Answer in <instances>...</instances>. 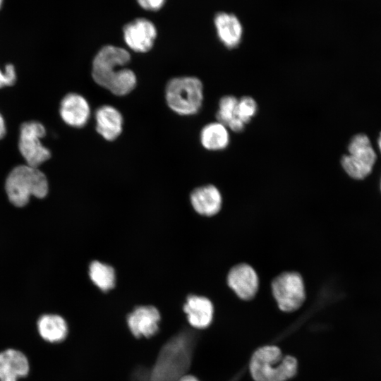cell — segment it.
<instances>
[{
    "mask_svg": "<svg viewBox=\"0 0 381 381\" xmlns=\"http://www.w3.org/2000/svg\"><path fill=\"white\" fill-rule=\"evenodd\" d=\"M195 343L193 332L179 331L162 346L150 368L134 370L131 381H179L189 369Z\"/></svg>",
    "mask_w": 381,
    "mask_h": 381,
    "instance_id": "1",
    "label": "cell"
},
{
    "mask_svg": "<svg viewBox=\"0 0 381 381\" xmlns=\"http://www.w3.org/2000/svg\"><path fill=\"white\" fill-rule=\"evenodd\" d=\"M131 54L124 48L105 45L95 56L92 64V77L99 86L116 96L131 93L137 84L135 73L126 66Z\"/></svg>",
    "mask_w": 381,
    "mask_h": 381,
    "instance_id": "2",
    "label": "cell"
},
{
    "mask_svg": "<svg viewBox=\"0 0 381 381\" xmlns=\"http://www.w3.org/2000/svg\"><path fill=\"white\" fill-rule=\"evenodd\" d=\"M249 368L255 381H286L296 375L298 363L277 346H265L253 353Z\"/></svg>",
    "mask_w": 381,
    "mask_h": 381,
    "instance_id": "3",
    "label": "cell"
},
{
    "mask_svg": "<svg viewBox=\"0 0 381 381\" xmlns=\"http://www.w3.org/2000/svg\"><path fill=\"white\" fill-rule=\"evenodd\" d=\"M49 186L46 176L38 169L28 164L14 167L6 180V191L10 202L17 207L25 205L33 195L45 197Z\"/></svg>",
    "mask_w": 381,
    "mask_h": 381,
    "instance_id": "4",
    "label": "cell"
},
{
    "mask_svg": "<svg viewBox=\"0 0 381 381\" xmlns=\"http://www.w3.org/2000/svg\"><path fill=\"white\" fill-rule=\"evenodd\" d=\"M203 98V85L196 77L173 78L166 85V102L179 115L191 116L197 114L202 107Z\"/></svg>",
    "mask_w": 381,
    "mask_h": 381,
    "instance_id": "5",
    "label": "cell"
},
{
    "mask_svg": "<svg viewBox=\"0 0 381 381\" xmlns=\"http://www.w3.org/2000/svg\"><path fill=\"white\" fill-rule=\"evenodd\" d=\"M349 155H344L341 163L347 174L355 179H363L372 171L376 154L367 135L358 134L350 141Z\"/></svg>",
    "mask_w": 381,
    "mask_h": 381,
    "instance_id": "6",
    "label": "cell"
},
{
    "mask_svg": "<svg viewBox=\"0 0 381 381\" xmlns=\"http://www.w3.org/2000/svg\"><path fill=\"white\" fill-rule=\"evenodd\" d=\"M45 135L46 128L40 121H30L21 124L18 149L26 164L38 167L51 157V151L42 143Z\"/></svg>",
    "mask_w": 381,
    "mask_h": 381,
    "instance_id": "7",
    "label": "cell"
},
{
    "mask_svg": "<svg viewBox=\"0 0 381 381\" xmlns=\"http://www.w3.org/2000/svg\"><path fill=\"white\" fill-rule=\"evenodd\" d=\"M272 294L279 308L284 312H292L300 308L306 298L301 276L297 272H284L272 282Z\"/></svg>",
    "mask_w": 381,
    "mask_h": 381,
    "instance_id": "8",
    "label": "cell"
},
{
    "mask_svg": "<svg viewBox=\"0 0 381 381\" xmlns=\"http://www.w3.org/2000/svg\"><path fill=\"white\" fill-rule=\"evenodd\" d=\"M157 36L155 24L147 18H138L123 28V37L126 44L132 51L146 53L154 46Z\"/></svg>",
    "mask_w": 381,
    "mask_h": 381,
    "instance_id": "9",
    "label": "cell"
},
{
    "mask_svg": "<svg viewBox=\"0 0 381 381\" xmlns=\"http://www.w3.org/2000/svg\"><path fill=\"white\" fill-rule=\"evenodd\" d=\"M160 313L152 306L135 308L127 317V325L135 337H150L159 330Z\"/></svg>",
    "mask_w": 381,
    "mask_h": 381,
    "instance_id": "10",
    "label": "cell"
},
{
    "mask_svg": "<svg viewBox=\"0 0 381 381\" xmlns=\"http://www.w3.org/2000/svg\"><path fill=\"white\" fill-rule=\"evenodd\" d=\"M59 114L68 126L82 128L90 119V104L83 95L75 92L68 93L60 102Z\"/></svg>",
    "mask_w": 381,
    "mask_h": 381,
    "instance_id": "11",
    "label": "cell"
},
{
    "mask_svg": "<svg viewBox=\"0 0 381 381\" xmlns=\"http://www.w3.org/2000/svg\"><path fill=\"white\" fill-rule=\"evenodd\" d=\"M227 282L236 294L243 300L253 298L259 286L257 273L251 266L245 263L236 265L230 270Z\"/></svg>",
    "mask_w": 381,
    "mask_h": 381,
    "instance_id": "12",
    "label": "cell"
},
{
    "mask_svg": "<svg viewBox=\"0 0 381 381\" xmlns=\"http://www.w3.org/2000/svg\"><path fill=\"white\" fill-rule=\"evenodd\" d=\"M214 25L220 42L228 49L236 48L242 40L243 26L233 13L218 12L214 18Z\"/></svg>",
    "mask_w": 381,
    "mask_h": 381,
    "instance_id": "13",
    "label": "cell"
},
{
    "mask_svg": "<svg viewBox=\"0 0 381 381\" xmlns=\"http://www.w3.org/2000/svg\"><path fill=\"white\" fill-rule=\"evenodd\" d=\"M96 131L106 140L114 141L121 134L123 118L121 112L111 105L98 107L95 114Z\"/></svg>",
    "mask_w": 381,
    "mask_h": 381,
    "instance_id": "14",
    "label": "cell"
},
{
    "mask_svg": "<svg viewBox=\"0 0 381 381\" xmlns=\"http://www.w3.org/2000/svg\"><path fill=\"white\" fill-rule=\"evenodd\" d=\"M183 308L188 322L196 329L207 327L213 319V305L206 297L190 295Z\"/></svg>",
    "mask_w": 381,
    "mask_h": 381,
    "instance_id": "15",
    "label": "cell"
},
{
    "mask_svg": "<svg viewBox=\"0 0 381 381\" xmlns=\"http://www.w3.org/2000/svg\"><path fill=\"white\" fill-rule=\"evenodd\" d=\"M191 205L196 212L204 216H213L221 209L222 195L213 185L195 188L190 195Z\"/></svg>",
    "mask_w": 381,
    "mask_h": 381,
    "instance_id": "16",
    "label": "cell"
},
{
    "mask_svg": "<svg viewBox=\"0 0 381 381\" xmlns=\"http://www.w3.org/2000/svg\"><path fill=\"white\" fill-rule=\"evenodd\" d=\"M28 372L29 363L22 352L12 349L0 352V381H17Z\"/></svg>",
    "mask_w": 381,
    "mask_h": 381,
    "instance_id": "17",
    "label": "cell"
},
{
    "mask_svg": "<svg viewBox=\"0 0 381 381\" xmlns=\"http://www.w3.org/2000/svg\"><path fill=\"white\" fill-rule=\"evenodd\" d=\"M202 147L211 151L226 149L230 143V136L226 126L216 121L205 125L200 133Z\"/></svg>",
    "mask_w": 381,
    "mask_h": 381,
    "instance_id": "18",
    "label": "cell"
},
{
    "mask_svg": "<svg viewBox=\"0 0 381 381\" xmlns=\"http://www.w3.org/2000/svg\"><path fill=\"white\" fill-rule=\"evenodd\" d=\"M38 332L47 341H62L68 334V326L65 320L58 315H44L37 322Z\"/></svg>",
    "mask_w": 381,
    "mask_h": 381,
    "instance_id": "19",
    "label": "cell"
},
{
    "mask_svg": "<svg viewBox=\"0 0 381 381\" xmlns=\"http://www.w3.org/2000/svg\"><path fill=\"white\" fill-rule=\"evenodd\" d=\"M89 275L92 282L102 291H107L115 286L114 269L105 263L95 260L89 267Z\"/></svg>",
    "mask_w": 381,
    "mask_h": 381,
    "instance_id": "20",
    "label": "cell"
},
{
    "mask_svg": "<svg viewBox=\"0 0 381 381\" xmlns=\"http://www.w3.org/2000/svg\"><path fill=\"white\" fill-rule=\"evenodd\" d=\"M238 99L233 95L222 97L218 104L216 119L218 122L227 126V124L236 116V107Z\"/></svg>",
    "mask_w": 381,
    "mask_h": 381,
    "instance_id": "21",
    "label": "cell"
},
{
    "mask_svg": "<svg viewBox=\"0 0 381 381\" xmlns=\"http://www.w3.org/2000/svg\"><path fill=\"white\" fill-rule=\"evenodd\" d=\"M258 111V104L250 96H244L238 99L236 116L245 124L249 123Z\"/></svg>",
    "mask_w": 381,
    "mask_h": 381,
    "instance_id": "22",
    "label": "cell"
},
{
    "mask_svg": "<svg viewBox=\"0 0 381 381\" xmlns=\"http://www.w3.org/2000/svg\"><path fill=\"white\" fill-rule=\"evenodd\" d=\"M17 80L15 66L8 64L4 69L0 68V88L13 85Z\"/></svg>",
    "mask_w": 381,
    "mask_h": 381,
    "instance_id": "23",
    "label": "cell"
},
{
    "mask_svg": "<svg viewBox=\"0 0 381 381\" xmlns=\"http://www.w3.org/2000/svg\"><path fill=\"white\" fill-rule=\"evenodd\" d=\"M138 5L143 9L149 11H157L161 9L166 0H136Z\"/></svg>",
    "mask_w": 381,
    "mask_h": 381,
    "instance_id": "24",
    "label": "cell"
},
{
    "mask_svg": "<svg viewBox=\"0 0 381 381\" xmlns=\"http://www.w3.org/2000/svg\"><path fill=\"white\" fill-rule=\"evenodd\" d=\"M226 126L235 133H241L244 130L246 124L238 117H236Z\"/></svg>",
    "mask_w": 381,
    "mask_h": 381,
    "instance_id": "25",
    "label": "cell"
},
{
    "mask_svg": "<svg viewBox=\"0 0 381 381\" xmlns=\"http://www.w3.org/2000/svg\"><path fill=\"white\" fill-rule=\"evenodd\" d=\"M6 133V121L2 116V114L0 113V140H1Z\"/></svg>",
    "mask_w": 381,
    "mask_h": 381,
    "instance_id": "26",
    "label": "cell"
},
{
    "mask_svg": "<svg viewBox=\"0 0 381 381\" xmlns=\"http://www.w3.org/2000/svg\"><path fill=\"white\" fill-rule=\"evenodd\" d=\"M179 381H200V380L193 375H185Z\"/></svg>",
    "mask_w": 381,
    "mask_h": 381,
    "instance_id": "27",
    "label": "cell"
},
{
    "mask_svg": "<svg viewBox=\"0 0 381 381\" xmlns=\"http://www.w3.org/2000/svg\"><path fill=\"white\" fill-rule=\"evenodd\" d=\"M378 146H379V148H380V152H381V133H380V137L378 138Z\"/></svg>",
    "mask_w": 381,
    "mask_h": 381,
    "instance_id": "28",
    "label": "cell"
},
{
    "mask_svg": "<svg viewBox=\"0 0 381 381\" xmlns=\"http://www.w3.org/2000/svg\"><path fill=\"white\" fill-rule=\"evenodd\" d=\"M3 1H4V0H0V8H1V6H2Z\"/></svg>",
    "mask_w": 381,
    "mask_h": 381,
    "instance_id": "29",
    "label": "cell"
},
{
    "mask_svg": "<svg viewBox=\"0 0 381 381\" xmlns=\"http://www.w3.org/2000/svg\"><path fill=\"white\" fill-rule=\"evenodd\" d=\"M380 190H381V182H380Z\"/></svg>",
    "mask_w": 381,
    "mask_h": 381,
    "instance_id": "30",
    "label": "cell"
}]
</instances>
